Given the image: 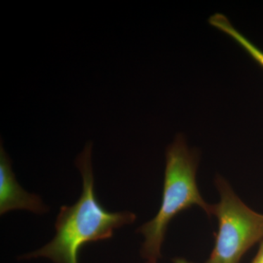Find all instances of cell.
<instances>
[{
  "label": "cell",
  "mask_w": 263,
  "mask_h": 263,
  "mask_svg": "<svg viewBox=\"0 0 263 263\" xmlns=\"http://www.w3.org/2000/svg\"><path fill=\"white\" fill-rule=\"evenodd\" d=\"M209 23L214 28L217 29L218 30L221 31L224 34H228L229 37L233 38L235 42L241 46L252 57L254 61L257 62L263 69V51L262 50L257 48L238 29H235L226 15L221 14V13H215L209 18Z\"/></svg>",
  "instance_id": "obj_5"
},
{
  "label": "cell",
  "mask_w": 263,
  "mask_h": 263,
  "mask_svg": "<svg viewBox=\"0 0 263 263\" xmlns=\"http://www.w3.org/2000/svg\"><path fill=\"white\" fill-rule=\"evenodd\" d=\"M146 263H157V262H146Z\"/></svg>",
  "instance_id": "obj_7"
},
{
  "label": "cell",
  "mask_w": 263,
  "mask_h": 263,
  "mask_svg": "<svg viewBox=\"0 0 263 263\" xmlns=\"http://www.w3.org/2000/svg\"><path fill=\"white\" fill-rule=\"evenodd\" d=\"M163 193L157 215L140 227L137 232L143 235L141 255L146 262H157L166 232L171 220L182 211L199 206L209 216L212 215L213 205L202 198L197 186L196 175L199 155L189 148L181 134L175 138L165 153Z\"/></svg>",
  "instance_id": "obj_2"
},
{
  "label": "cell",
  "mask_w": 263,
  "mask_h": 263,
  "mask_svg": "<svg viewBox=\"0 0 263 263\" xmlns=\"http://www.w3.org/2000/svg\"><path fill=\"white\" fill-rule=\"evenodd\" d=\"M91 152L92 143L89 142L76 158V167L82 176V193L73 205H64L60 209L54 238L42 248L21 259L45 257L54 263H79V252L84 245L110 239L114 230L136 221L133 213L110 212L100 205L94 190Z\"/></svg>",
  "instance_id": "obj_1"
},
{
  "label": "cell",
  "mask_w": 263,
  "mask_h": 263,
  "mask_svg": "<svg viewBox=\"0 0 263 263\" xmlns=\"http://www.w3.org/2000/svg\"><path fill=\"white\" fill-rule=\"evenodd\" d=\"M219 202L213 205L219 229L210 257L204 263H240L256 243L263 240V214L254 212L240 200L229 183L215 179Z\"/></svg>",
  "instance_id": "obj_3"
},
{
  "label": "cell",
  "mask_w": 263,
  "mask_h": 263,
  "mask_svg": "<svg viewBox=\"0 0 263 263\" xmlns=\"http://www.w3.org/2000/svg\"><path fill=\"white\" fill-rule=\"evenodd\" d=\"M251 263H263V240L259 246L258 252Z\"/></svg>",
  "instance_id": "obj_6"
},
{
  "label": "cell",
  "mask_w": 263,
  "mask_h": 263,
  "mask_svg": "<svg viewBox=\"0 0 263 263\" xmlns=\"http://www.w3.org/2000/svg\"><path fill=\"white\" fill-rule=\"evenodd\" d=\"M12 162L5 152L3 141L0 144V214L12 210H27L36 214L47 212L48 208L41 197L27 193L17 182L12 171Z\"/></svg>",
  "instance_id": "obj_4"
}]
</instances>
